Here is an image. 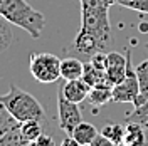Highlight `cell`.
<instances>
[{"label": "cell", "instance_id": "obj_28", "mask_svg": "<svg viewBox=\"0 0 148 146\" xmlns=\"http://www.w3.org/2000/svg\"><path fill=\"white\" fill-rule=\"evenodd\" d=\"M145 47H147V50H148V42H147V44H145Z\"/></svg>", "mask_w": 148, "mask_h": 146}, {"label": "cell", "instance_id": "obj_19", "mask_svg": "<svg viewBox=\"0 0 148 146\" xmlns=\"http://www.w3.org/2000/svg\"><path fill=\"white\" fill-rule=\"evenodd\" d=\"M20 131H22V136L25 138L29 143H32L42 134V123L36 121V119L24 121V123H20Z\"/></svg>", "mask_w": 148, "mask_h": 146}, {"label": "cell", "instance_id": "obj_1", "mask_svg": "<svg viewBox=\"0 0 148 146\" xmlns=\"http://www.w3.org/2000/svg\"><path fill=\"white\" fill-rule=\"evenodd\" d=\"M81 2V27L73 42L64 47L66 55H74L88 62L98 52H110L114 47V37L110 25V7L103 0Z\"/></svg>", "mask_w": 148, "mask_h": 146}, {"label": "cell", "instance_id": "obj_22", "mask_svg": "<svg viewBox=\"0 0 148 146\" xmlns=\"http://www.w3.org/2000/svg\"><path fill=\"white\" fill-rule=\"evenodd\" d=\"M106 54L108 52H98V54H94L88 61V62H91L96 69H99V71H106Z\"/></svg>", "mask_w": 148, "mask_h": 146}, {"label": "cell", "instance_id": "obj_14", "mask_svg": "<svg viewBox=\"0 0 148 146\" xmlns=\"http://www.w3.org/2000/svg\"><path fill=\"white\" fill-rule=\"evenodd\" d=\"M29 145L30 143L22 136L20 123L12 126L10 129H7L3 134H0V146H29Z\"/></svg>", "mask_w": 148, "mask_h": 146}, {"label": "cell", "instance_id": "obj_2", "mask_svg": "<svg viewBox=\"0 0 148 146\" xmlns=\"http://www.w3.org/2000/svg\"><path fill=\"white\" fill-rule=\"evenodd\" d=\"M0 15L12 25L24 29L32 39H39L46 27V17L25 0H0Z\"/></svg>", "mask_w": 148, "mask_h": 146}, {"label": "cell", "instance_id": "obj_4", "mask_svg": "<svg viewBox=\"0 0 148 146\" xmlns=\"http://www.w3.org/2000/svg\"><path fill=\"white\" fill-rule=\"evenodd\" d=\"M29 71L42 84L56 82L61 77V59L49 52H34L29 59Z\"/></svg>", "mask_w": 148, "mask_h": 146}, {"label": "cell", "instance_id": "obj_10", "mask_svg": "<svg viewBox=\"0 0 148 146\" xmlns=\"http://www.w3.org/2000/svg\"><path fill=\"white\" fill-rule=\"evenodd\" d=\"M113 101V86L110 84H98L92 86L88 94V102L92 108H101L104 104H108Z\"/></svg>", "mask_w": 148, "mask_h": 146}, {"label": "cell", "instance_id": "obj_20", "mask_svg": "<svg viewBox=\"0 0 148 146\" xmlns=\"http://www.w3.org/2000/svg\"><path fill=\"white\" fill-rule=\"evenodd\" d=\"M15 124H18V121L9 113L7 106L3 104V101L0 98V134H3L7 129H10Z\"/></svg>", "mask_w": 148, "mask_h": 146}, {"label": "cell", "instance_id": "obj_7", "mask_svg": "<svg viewBox=\"0 0 148 146\" xmlns=\"http://www.w3.org/2000/svg\"><path fill=\"white\" fill-rule=\"evenodd\" d=\"M106 81L110 86L120 84L126 76V55L110 50L106 54Z\"/></svg>", "mask_w": 148, "mask_h": 146}, {"label": "cell", "instance_id": "obj_17", "mask_svg": "<svg viewBox=\"0 0 148 146\" xmlns=\"http://www.w3.org/2000/svg\"><path fill=\"white\" fill-rule=\"evenodd\" d=\"M99 133H101L103 136H106L108 139H111L116 146L121 145V143H125V126H121V124H116V123H106V124L101 128Z\"/></svg>", "mask_w": 148, "mask_h": 146}, {"label": "cell", "instance_id": "obj_11", "mask_svg": "<svg viewBox=\"0 0 148 146\" xmlns=\"http://www.w3.org/2000/svg\"><path fill=\"white\" fill-rule=\"evenodd\" d=\"M71 136H73L81 146H89L92 139L98 136V129H96V126L91 124V123L81 121V123L74 128V131L71 133Z\"/></svg>", "mask_w": 148, "mask_h": 146}, {"label": "cell", "instance_id": "obj_25", "mask_svg": "<svg viewBox=\"0 0 148 146\" xmlns=\"http://www.w3.org/2000/svg\"><path fill=\"white\" fill-rule=\"evenodd\" d=\"M61 146H81V145H79V143H77V141L71 136V134H67V136L61 141Z\"/></svg>", "mask_w": 148, "mask_h": 146}, {"label": "cell", "instance_id": "obj_27", "mask_svg": "<svg viewBox=\"0 0 148 146\" xmlns=\"http://www.w3.org/2000/svg\"><path fill=\"white\" fill-rule=\"evenodd\" d=\"M118 146H126V145H125V143H121V145H118Z\"/></svg>", "mask_w": 148, "mask_h": 146}, {"label": "cell", "instance_id": "obj_3", "mask_svg": "<svg viewBox=\"0 0 148 146\" xmlns=\"http://www.w3.org/2000/svg\"><path fill=\"white\" fill-rule=\"evenodd\" d=\"M0 98L3 101V104L7 106L9 113L18 123L30 121V119H36V121L42 123L46 119V111L40 106V102L32 94L17 87L15 84H10L9 92L0 96Z\"/></svg>", "mask_w": 148, "mask_h": 146}, {"label": "cell", "instance_id": "obj_23", "mask_svg": "<svg viewBox=\"0 0 148 146\" xmlns=\"http://www.w3.org/2000/svg\"><path fill=\"white\" fill-rule=\"evenodd\" d=\"M29 146H56V143H54V139L49 136V134L42 133V134L36 139V141H32Z\"/></svg>", "mask_w": 148, "mask_h": 146}, {"label": "cell", "instance_id": "obj_6", "mask_svg": "<svg viewBox=\"0 0 148 146\" xmlns=\"http://www.w3.org/2000/svg\"><path fill=\"white\" fill-rule=\"evenodd\" d=\"M57 118H59V128L67 134H71L74 128L83 121L79 106L66 99L61 89L57 91Z\"/></svg>", "mask_w": 148, "mask_h": 146}, {"label": "cell", "instance_id": "obj_5", "mask_svg": "<svg viewBox=\"0 0 148 146\" xmlns=\"http://www.w3.org/2000/svg\"><path fill=\"white\" fill-rule=\"evenodd\" d=\"M126 76L125 79L113 87V102H133L138 99L140 84L136 77V71L131 64V49H126Z\"/></svg>", "mask_w": 148, "mask_h": 146}, {"label": "cell", "instance_id": "obj_9", "mask_svg": "<svg viewBox=\"0 0 148 146\" xmlns=\"http://www.w3.org/2000/svg\"><path fill=\"white\" fill-rule=\"evenodd\" d=\"M84 74V62L81 59L67 55L66 59H61V77L64 81H74V79H83Z\"/></svg>", "mask_w": 148, "mask_h": 146}, {"label": "cell", "instance_id": "obj_26", "mask_svg": "<svg viewBox=\"0 0 148 146\" xmlns=\"http://www.w3.org/2000/svg\"><path fill=\"white\" fill-rule=\"evenodd\" d=\"M108 7H111V5H114V3H118V0H103Z\"/></svg>", "mask_w": 148, "mask_h": 146}, {"label": "cell", "instance_id": "obj_8", "mask_svg": "<svg viewBox=\"0 0 148 146\" xmlns=\"http://www.w3.org/2000/svg\"><path fill=\"white\" fill-rule=\"evenodd\" d=\"M91 86L88 82H84L83 79H74V81H66L61 86V91L64 94V98L67 101H71L74 104H79L84 99H88Z\"/></svg>", "mask_w": 148, "mask_h": 146}, {"label": "cell", "instance_id": "obj_24", "mask_svg": "<svg viewBox=\"0 0 148 146\" xmlns=\"http://www.w3.org/2000/svg\"><path fill=\"white\" fill-rule=\"evenodd\" d=\"M89 146H116V145H114L111 139H108L106 136H103L101 133H98V136L92 139Z\"/></svg>", "mask_w": 148, "mask_h": 146}, {"label": "cell", "instance_id": "obj_18", "mask_svg": "<svg viewBox=\"0 0 148 146\" xmlns=\"http://www.w3.org/2000/svg\"><path fill=\"white\" fill-rule=\"evenodd\" d=\"M125 123H136V124L148 129V99L131 111L125 118Z\"/></svg>", "mask_w": 148, "mask_h": 146}, {"label": "cell", "instance_id": "obj_21", "mask_svg": "<svg viewBox=\"0 0 148 146\" xmlns=\"http://www.w3.org/2000/svg\"><path fill=\"white\" fill-rule=\"evenodd\" d=\"M118 5L140 14H148V0H118Z\"/></svg>", "mask_w": 148, "mask_h": 146}, {"label": "cell", "instance_id": "obj_16", "mask_svg": "<svg viewBox=\"0 0 148 146\" xmlns=\"http://www.w3.org/2000/svg\"><path fill=\"white\" fill-rule=\"evenodd\" d=\"M14 40H15V37L12 32V24L3 15H0V54L9 49L14 44Z\"/></svg>", "mask_w": 148, "mask_h": 146}, {"label": "cell", "instance_id": "obj_15", "mask_svg": "<svg viewBox=\"0 0 148 146\" xmlns=\"http://www.w3.org/2000/svg\"><path fill=\"white\" fill-rule=\"evenodd\" d=\"M83 81L88 82L89 86H98V84H108L106 81V72L96 69L91 62H84V74H83Z\"/></svg>", "mask_w": 148, "mask_h": 146}, {"label": "cell", "instance_id": "obj_13", "mask_svg": "<svg viewBox=\"0 0 148 146\" xmlns=\"http://www.w3.org/2000/svg\"><path fill=\"white\" fill-rule=\"evenodd\" d=\"M147 136L145 128L136 123H126L125 126V145L126 146H145Z\"/></svg>", "mask_w": 148, "mask_h": 146}, {"label": "cell", "instance_id": "obj_12", "mask_svg": "<svg viewBox=\"0 0 148 146\" xmlns=\"http://www.w3.org/2000/svg\"><path fill=\"white\" fill-rule=\"evenodd\" d=\"M135 71H136V77H138V84H140L138 99L135 101V108H136L148 99V59L141 61L138 65H135Z\"/></svg>", "mask_w": 148, "mask_h": 146}]
</instances>
